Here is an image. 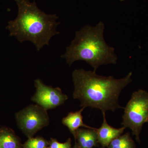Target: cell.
I'll use <instances>...</instances> for the list:
<instances>
[{
	"instance_id": "6da1fadb",
	"label": "cell",
	"mask_w": 148,
	"mask_h": 148,
	"mask_svg": "<svg viewBox=\"0 0 148 148\" xmlns=\"http://www.w3.org/2000/svg\"><path fill=\"white\" fill-rule=\"evenodd\" d=\"M132 72L121 79L99 75L96 72L75 69L72 73L74 86L73 98L80 106L99 109L102 113L123 109L119 103L122 90L132 81Z\"/></svg>"
},
{
	"instance_id": "7a4b0ae2",
	"label": "cell",
	"mask_w": 148,
	"mask_h": 148,
	"mask_svg": "<svg viewBox=\"0 0 148 148\" xmlns=\"http://www.w3.org/2000/svg\"><path fill=\"white\" fill-rule=\"evenodd\" d=\"M18 7L17 17L10 21L6 29L10 36L15 37L20 42L29 41L39 51L53 36L59 34L56 31L60 22L56 14L45 13L37 6L36 2L29 0H15Z\"/></svg>"
},
{
	"instance_id": "3957f363",
	"label": "cell",
	"mask_w": 148,
	"mask_h": 148,
	"mask_svg": "<svg viewBox=\"0 0 148 148\" xmlns=\"http://www.w3.org/2000/svg\"><path fill=\"white\" fill-rule=\"evenodd\" d=\"M105 24L86 25L76 32L74 40L61 57L69 66L75 61H86L96 72L102 65L116 64L117 57L114 48L106 43L104 38Z\"/></svg>"
},
{
	"instance_id": "277c9868",
	"label": "cell",
	"mask_w": 148,
	"mask_h": 148,
	"mask_svg": "<svg viewBox=\"0 0 148 148\" xmlns=\"http://www.w3.org/2000/svg\"><path fill=\"white\" fill-rule=\"evenodd\" d=\"M121 124L128 127L140 142V134L143 125L148 123V92L139 90L132 93L131 99L124 108Z\"/></svg>"
},
{
	"instance_id": "5b68a950",
	"label": "cell",
	"mask_w": 148,
	"mask_h": 148,
	"mask_svg": "<svg viewBox=\"0 0 148 148\" xmlns=\"http://www.w3.org/2000/svg\"><path fill=\"white\" fill-rule=\"evenodd\" d=\"M47 110L38 105H30L18 112L16 120L19 129L29 137L49 124Z\"/></svg>"
},
{
	"instance_id": "8992f818",
	"label": "cell",
	"mask_w": 148,
	"mask_h": 148,
	"mask_svg": "<svg viewBox=\"0 0 148 148\" xmlns=\"http://www.w3.org/2000/svg\"><path fill=\"white\" fill-rule=\"evenodd\" d=\"M36 92L31 100L46 110L55 108L61 106L68 99L59 87L47 85L40 79L35 80Z\"/></svg>"
},
{
	"instance_id": "52a82bcc",
	"label": "cell",
	"mask_w": 148,
	"mask_h": 148,
	"mask_svg": "<svg viewBox=\"0 0 148 148\" xmlns=\"http://www.w3.org/2000/svg\"><path fill=\"white\" fill-rule=\"evenodd\" d=\"M103 121L101 127L96 130L98 143L103 147H108L111 142L119 137L124 132L125 127L114 128L109 125L107 123L106 113H103Z\"/></svg>"
},
{
	"instance_id": "ba28073f",
	"label": "cell",
	"mask_w": 148,
	"mask_h": 148,
	"mask_svg": "<svg viewBox=\"0 0 148 148\" xmlns=\"http://www.w3.org/2000/svg\"><path fill=\"white\" fill-rule=\"evenodd\" d=\"M96 129L81 128L77 130L75 138L77 141L78 148H93L98 143Z\"/></svg>"
},
{
	"instance_id": "9c48e42d",
	"label": "cell",
	"mask_w": 148,
	"mask_h": 148,
	"mask_svg": "<svg viewBox=\"0 0 148 148\" xmlns=\"http://www.w3.org/2000/svg\"><path fill=\"white\" fill-rule=\"evenodd\" d=\"M85 108L83 107L79 110L75 112H71L67 116L62 119V123L69 128L70 132L74 136L76 131L80 127H84L90 129H96L84 124L83 121L82 113Z\"/></svg>"
},
{
	"instance_id": "30bf717a",
	"label": "cell",
	"mask_w": 148,
	"mask_h": 148,
	"mask_svg": "<svg viewBox=\"0 0 148 148\" xmlns=\"http://www.w3.org/2000/svg\"><path fill=\"white\" fill-rule=\"evenodd\" d=\"M134 141L130 137L128 132L113 140L108 147V148H135Z\"/></svg>"
},
{
	"instance_id": "8fae6325",
	"label": "cell",
	"mask_w": 148,
	"mask_h": 148,
	"mask_svg": "<svg viewBox=\"0 0 148 148\" xmlns=\"http://www.w3.org/2000/svg\"><path fill=\"white\" fill-rule=\"evenodd\" d=\"M19 142L12 132L4 130L0 133V148H18Z\"/></svg>"
},
{
	"instance_id": "7c38bea8",
	"label": "cell",
	"mask_w": 148,
	"mask_h": 148,
	"mask_svg": "<svg viewBox=\"0 0 148 148\" xmlns=\"http://www.w3.org/2000/svg\"><path fill=\"white\" fill-rule=\"evenodd\" d=\"M47 142L43 138H29L24 145V148H47Z\"/></svg>"
},
{
	"instance_id": "4fadbf2b",
	"label": "cell",
	"mask_w": 148,
	"mask_h": 148,
	"mask_svg": "<svg viewBox=\"0 0 148 148\" xmlns=\"http://www.w3.org/2000/svg\"><path fill=\"white\" fill-rule=\"evenodd\" d=\"M49 148H71V139L66 141L65 143H60L55 139H51Z\"/></svg>"
},
{
	"instance_id": "5bb4252c",
	"label": "cell",
	"mask_w": 148,
	"mask_h": 148,
	"mask_svg": "<svg viewBox=\"0 0 148 148\" xmlns=\"http://www.w3.org/2000/svg\"><path fill=\"white\" fill-rule=\"evenodd\" d=\"M73 148H78V147L77 145H75L73 147Z\"/></svg>"
},
{
	"instance_id": "9a60e30c",
	"label": "cell",
	"mask_w": 148,
	"mask_h": 148,
	"mask_svg": "<svg viewBox=\"0 0 148 148\" xmlns=\"http://www.w3.org/2000/svg\"><path fill=\"white\" fill-rule=\"evenodd\" d=\"M121 1H125V0H120Z\"/></svg>"
}]
</instances>
